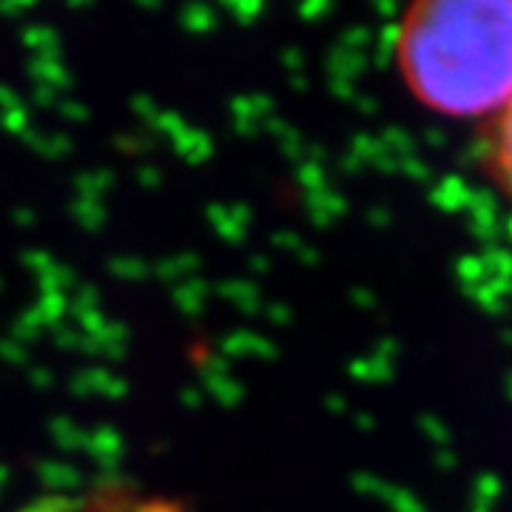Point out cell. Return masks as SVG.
I'll return each instance as SVG.
<instances>
[{
    "mask_svg": "<svg viewBox=\"0 0 512 512\" xmlns=\"http://www.w3.org/2000/svg\"><path fill=\"white\" fill-rule=\"evenodd\" d=\"M393 57L410 97L453 120L512 103V0H421L404 9Z\"/></svg>",
    "mask_w": 512,
    "mask_h": 512,
    "instance_id": "1",
    "label": "cell"
},
{
    "mask_svg": "<svg viewBox=\"0 0 512 512\" xmlns=\"http://www.w3.org/2000/svg\"><path fill=\"white\" fill-rule=\"evenodd\" d=\"M484 160L490 165L493 183L512 202V103L487 123V151Z\"/></svg>",
    "mask_w": 512,
    "mask_h": 512,
    "instance_id": "2",
    "label": "cell"
}]
</instances>
